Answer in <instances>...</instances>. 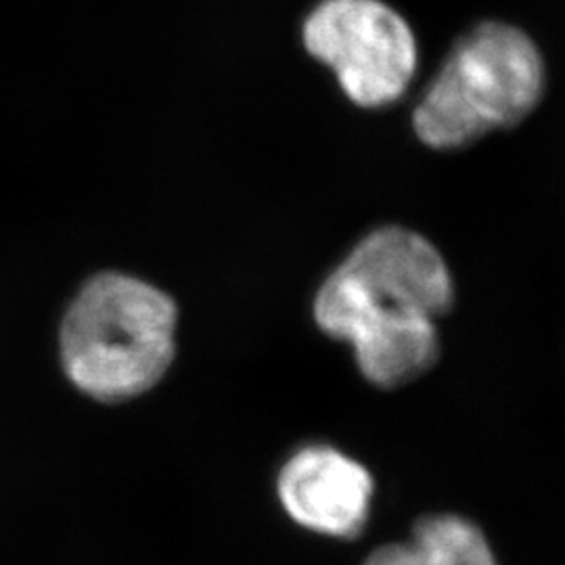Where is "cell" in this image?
Returning a JSON list of instances; mask_svg holds the SVG:
<instances>
[{
  "instance_id": "obj_3",
  "label": "cell",
  "mask_w": 565,
  "mask_h": 565,
  "mask_svg": "<svg viewBox=\"0 0 565 565\" xmlns=\"http://www.w3.org/2000/svg\"><path fill=\"white\" fill-rule=\"evenodd\" d=\"M302 44L364 109L401 102L417 74L415 34L384 0H321L303 18Z\"/></svg>"
},
{
  "instance_id": "obj_1",
  "label": "cell",
  "mask_w": 565,
  "mask_h": 565,
  "mask_svg": "<svg viewBox=\"0 0 565 565\" xmlns=\"http://www.w3.org/2000/svg\"><path fill=\"white\" fill-rule=\"evenodd\" d=\"M541 49L505 21H482L461 36L413 111L417 139L440 151L463 149L513 128L543 102Z\"/></svg>"
},
{
  "instance_id": "obj_7",
  "label": "cell",
  "mask_w": 565,
  "mask_h": 565,
  "mask_svg": "<svg viewBox=\"0 0 565 565\" xmlns=\"http://www.w3.org/2000/svg\"><path fill=\"white\" fill-rule=\"evenodd\" d=\"M427 565H497L482 530L459 515H427L413 527Z\"/></svg>"
},
{
  "instance_id": "obj_5",
  "label": "cell",
  "mask_w": 565,
  "mask_h": 565,
  "mask_svg": "<svg viewBox=\"0 0 565 565\" xmlns=\"http://www.w3.org/2000/svg\"><path fill=\"white\" fill-rule=\"evenodd\" d=\"M338 270L366 300L385 308L440 319L455 303L452 277L443 254L424 235L382 226L348 254Z\"/></svg>"
},
{
  "instance_id": "obj_2",
  "label": "cell",
  "mask_w": 565,
  "mask_h": 565,
  "mask_svg": "<svg viewBox=\"0 0 565 565\" xmlns=\"http://www.w3.org/2000/svg\"><path fill=\"white\" fill-rule=\"evenodd\" d=\"M174 329L177 308L160 289L124 275H102L65 315V371L95 398L137 396L158 384L172 363Z\"/></svg>"
},
{
  "instance_id": "obj_6",
  "label": "cell",
  "mask_w": 565,
  "mask_h": 565,
  "mask_svg": "<svg viewBox=\"0 0 565 565\" xmlns=\"http://www.w3.org/2000/svg\"><path fill=\"white\" fill-rule=\"evenodd\" d=\"M373 494L369 469L333 446H306L279 476V499L289 518L310 532L342 541L363 532Z\"/></svg>"
},
{
  "instance_id": "obj_4",
  "label": "cell",
  "mask_w": 565,
  "mask_h": 565,
  "mask_svg": "<svg viewBox=\"0 0 565 565\" xmlns=\"http://www.w3.org/2000/svg\"><path fill=\"white\" fill-rule=\"evenodd\" d=\"M315 319L327 335L352 345L359 371L377 387L411 384L440 356L434 319L366 300L340 270L321 285Z\"/></svg>"
},
{
  "instance_id": "obj_8",
  "label": "cell",
  "mask_w": 565,
  "mask_h": 565,
  "mask_svg": "<svg viewBox=\"0 0 565 565\" xmlns=\"http://www.w3.org/2000/svg\"><path fill=\"white\" fill-rule=\"evenodd\" d=\"M364 565H427L424 551L411 539L408 543H392V545L375 548Z\"/></svg>"
}]
</instances>
